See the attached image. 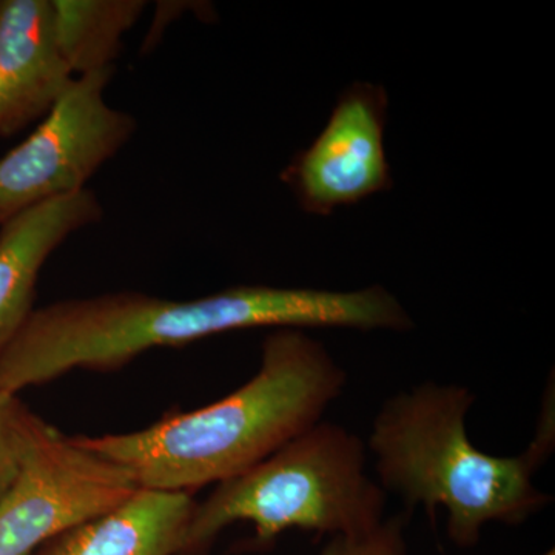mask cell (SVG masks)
Instances as JSON below:
<instances>
[{
    "label": "cell",
    "mask_w": 555,
    "mask_h": 555,
    "mask_svg": "<svg viewBox=\"0 0 555 555\" xmlns=\"http://www.w3.org/2000/svg\"><path fill=\"white\" fill-rule=\"evenodd\" d=\"M264 327L406 332L414 321L377 284L347 292L236 286L185 301L105 292L36 308L0 360V390L20 396L73 371H119L156 347Z\"/></svg>",
    "instance_id": "cell-1"
},
{
    "label": "cell",
    "mask_w": 555,
    "mask_h": 555,
    "mask_svg": "<svg viewBox=\"0 0 555 555\" xmlns=\"http://www.w3.org/2000/svg\"><path fill=\"white\" fill-rule=\"evenodd\" d=\"M346 385L345 367L323 343L301 328H275L257 374L228 397L134 433L76 437L126 467L139 489L193 495L246 473L324 420Z\"/></svg>",
    "instance_id": "cell-2"
},
{
    "label": "cell",
    "mask_w": 555,
    "mask_h": 555,
    "mask_svg": "<svg viewBox=\"0 0 555 555\" xmlns=\"http://www.w3.org/2000/svg\"><path fill=\"white\" fill-rule=\"evenodd\" d=\"M546 389L534 437L517 455L481 451L467 434L476 404L469 387L434 379L398 390L372 420L366 441L377 481L411 514L447 516L456 547H474L489 524L520 526L551 505L535 476L555 448L554 386Z\"/></svg>",
    "instance_id": "cell-3"
},
{
    "label": "cell",
    "mask_w": 555,
    "mask_h": 555,
    "mask_svg": "<svg viewBox=\"0 0 555 555\" xmlns=\"http://www.w3.org/2000/svg\"><path fill=\"white\" fill-rule=\"evenodd\" d=\"M366 441L321 420L240 476L196 502L177 555H208L229 526H254V545L286 531L353 535L386 517L387 494L369 474Z\"/></svg>",
    "instance_id": "cell-4"
},
{
    "label": "cell",
    "mask_w": 555,
    "mask_h": 555,
    "mask_svg": "<svg viewBox=\"0 0 555 555\" xmlns=\"http://www.w3.org/2000/svg\"><path fill=\"white\" fill-rule=\"evenodd\" d=\"M115 72L107 67L73 79L30 137L0 158V225L89 189L90 179L129 144L138 120L105 100Z\"/></svg>",
    "instance_id": "cell-5"
},
{
    "label": "cell",
    "mask_w": 555,
    "mask_h": 555,
    "mask_svg": "<svg viewBox=\"0 0 555 555\" xmlns=\"http://www.w3.org/2000/svg\"><path fill=\"white\" fill-rule=\"evenodd\" d=\"M138 489L126 467L43 422L0 496V555H35L62 532L115 509Z\"/></svg>",
    "instance_id": "cell-6"
},
{
    "label": "cell",
    "mask_w": 555,
    "mask_h": 555,
    "mask_svg": "<svg viewBox=\"0 0 555 555\" xmlns=\"http://www.w3.org/2000/svg\"><path fill=\"white\" fill-rule=\"evenodd\" d=\"M385 87L353 82L339 94L326 127L281 171V181L309 215L328 217L392 188L385 130Z\"/></svg>",
    "instance_id": "cell-7"
},
{
    "label": "cell",
    "mask_w": 555,
    "mask_h": 555,
    "mask_svg": "<svg viewBox=\"0 0 555 555\" xmlns=\"http://www.w3.org/2000/svg\"><path fill=\"white\" fill-rule=\"evenodd\" d=\"M73 79L51 0H0V138L46 118Z\"/></svg>",
    "instance_id": "cell-8"
},
{
    "label": "cell",
    "mask_w": 555,
    "mask_h": 555,
    "mask_svg": "<svg viewBox=\"0 0 555 555\" xmlns=\"http://www.w3.org/2000/svg\"><path fill=\"white\" fill-rule=\"evenodd\" d=\"M104 219L93 190L28 208L0 225V360L36 310L40 272L69 236Z\"/></svg>",
    "instance_id": "cell-9"
},
{
    "label": "cell",
    "mask_w": 555,
    "mask_h": 555,
    "mask_svg": "<svg viewBox=\"0 0 555 555\" xmlns=\"http://www.w3.org/2000/svg\"><path fill=\"white\" fill-rule=\"evenodd\" d=\"M195 499L138 489L126 502L40 546L35 555H177Z\"/></svg>",
    "instance_id": "cell-10"
},
{
    "label": "cell",
    "mask_w": 555,
    "mask_h": 555,
    "mask_svg": "<svg viewBox=\"0 0 555 555\" xmlns=\"http://www.w3.org/2000/svg\"><path fill=\"white\" fill-rule=\"evenodd\" d=\"M54 33L73 75L115 67L122 39L147 9L142 0H51Z\"/></svg>",
    "instance_id": "cell-11"
},
{
    "label": "cell",
    "mask_w": 555,
    "mask_h": 555,
    "mask_svg": "<svg viewBox=\"0 0 555 555\" xmlns=\"http://www.w3.org/2000/svg\"><path fill=\"white\" fill-rule=\"evenodd\" d=\"M43 420L20 396L0 390V496L13 483Z\"/></svg>",
    "instance_id": "cell-12"
},
{
    "label": "cell",
    "mask_w": 555,
    "mask_h": 555,
    "mask_svg": "<svg viewBox=\"0 0 555 555\" xmlns=\"http://www.w3.org/2000/svg\"><path fill=\"white\" fill-rule=\"evenodd\" d=\"M411 514L398 513L369 531L331 537L318 555H408V526Z\"/></svg>",
    "instance_id": "cell-13"
},
{
    "label": "cell",
    "mask_w": 555,
    "mask_h": 555,
    "mask_svg": "<svg viewBox=\"0 0 555 555\" xmlns=\"http://www.w3.org/2000/svg\"><path fill=\"white\" fill-rule=\"evenodd\" d=\"M542 555H555V550L554 547H551V550H547L545 554H542Z\"/></svg>",
    "instance_id": "cell-14"
}]
</instances>
